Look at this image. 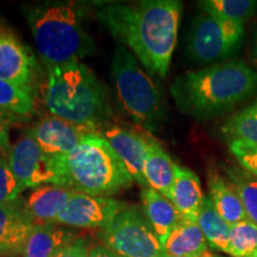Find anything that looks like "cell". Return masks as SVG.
Here are the masks:
<instances>
[{"mask_svg":"<svg viewBox=\"0 0 257 257\" xmlns=\"http://www.w3.org/2000/svg\"><path fill=\"white\" fill-rule=\"evenodd\" d=\"M181 10L176 0H147L133 6H104L98 17L150 73L163 78L176 44Z\"/></svg>","mask_w":257,"mask_h":257,"instance_id":"1","label":"cell"},{"mask_svg":"<svg viewBox=\"0 0 257 257\" xmlns=\"http://www.w3.org/2000/svg\"><path fill=\"white\" fill-rule=\"evenodd\" d=\"M170 93L182 113L207 120L257 93V73L240 61L213 63L178 76Z\"/></svg>","mask_w":257,"mask_h":257,"instance_id":"2","label":"cell"},{"mask_svg":"<svg viewBox=\"0 0 257 257\" xmlns=\"http://www.w3.org/2000/svg\"><path fill=\"white\" fill-rule=\"evenodd\" d=\"M24 16L47 69L79 63L94 51V41L85 30L76 3H40L27 6Z\"/></svg>","mask_w":257,"mask_h":257,"instance_id":"3","label":"cell"},{"mask_svg":"<svg viewBox=\"0 0 257 257\" xmlns=\"http://www.w3.org/2000/svg\"><path fill=\"white\" fill-rule=\"evenodd\" d=\"M51 161L56 185L75 192L106 197L134 182L110 143L98 133L87 135L73 152Z\"/></svg>","mask_w":257,"mask_h":257,"instance_id":"4","label":"cell"},{"mask_svg":"<svg viewBox=\"0 0 257 257\" xmlns=\"http://www.w3.org/2000/svg\"><path fill=\"white\" fill-rule=\"evenodd\" d=\"M44 100L53 115L94 128L105 120L110 110L100 81L81 62L48 69Z\"/></svg>","mask_w":257,"mask_h":257,"instance_id":"5","label":"cell"},{"mask_svg":"<svg viewBox=\"0 0 257 257\" xmlns=\"http://www.w3.org/2000/svg\"><path fill=\"white\" fill-rule=\"evenodd\" d=\"M112 75L125 111L138 124L154 130L165 118V102L155 82L140 68L136 57L123 44L114 51Z\"/></svg>","mask_w":257,"mask_h":257,"instance_id":"6","label":"cell"},{"mask_svg":"<svg viewBox=\"0 0 257 257\" xmlns=\"http://www.w3.org/2000/svg\"><path fill=\"white\" fill-rule=\"evenodd\" d=\"M105 246L120 257H168L144 212L125 205L101 230Z\"/></svg>","mask_w":257,"mask_h":257,"instance_id":"7","label":"cell"},{"mask_svg":"<svg viewBox=\"0 0 257 257\" xmlns=\"http://www.w3.org/2000/svg\"><path fill=\"white\" fill-rule=\"evenodd\" d=\"M244 35L242 24L208 14L193 21L188 35V53L200 64L221 61L239 49Z\"/></svg>","mask_w":257,"mask_h":257,"instance_id":"8","label":"cell"},{"mask_svg":"<svg viewBox=\"0 0 257 257\" xmlns=\"http://www.w3.org/2000/svg\"><path fill=\"white\" fill-rule=\"evenodd\" d=\"M8 161L22 191L43 185H56L53 161L41 150L32 130H28L11 148Z\"/></svg>","mask_w":257,"mask_h":257,"instance_id":"9","label":"cell"},{"mask_svg":"<svg viewBox=\"0 0 257 257\" xmlns=\"http://www.w3.org/2000/svg\"><path fill=\"white\" fill-rule=\"evenodd\" d=\"M124 206V202L113 198L75 192L54 225L61 224L86 230H104Z\"/></svg>","mask_w":257,"mask_h":257,"instance_id":"10","label":"cell"},{"mask_svg":"<svg viewBox=\"0 0 257 257\" xmlns=\"http://www.w3.org/2000/svg\"><path fill=\"white\" fill-rule=\"evenodd\" d=\"M31 130L42 152L51 160L73 152L87 135L96 133L94 127L70 123L53 114L38 121Z\"/></svg>","mask_w":257,"mask_h":257,"instance_id":"11","label":"cell"},{"mask_svg":"<svg viewBox=\"0 0 257 257\" xmlns=\"http://www.w3.org/2000/svg\"><path fill=\"white\" fill-rule=\"evenodd\" d=\"M35 57L8 25L0 22V79L31 88Z\"/></svg>","mask_w":257,"mask_h":257,"instance_id":"12","label":"cell"},{"mask_svg":"<svg viewBox=\"0 0 257 257\" xmlns=\"http://www.w3.org/2000/svg\"><path fill=\"white\" fill-rule=\"evenodd\" d=\"M34 225L27 200L22 197L0 205V256L21 255Z\"/></svg>","mask_w":257,"mask_h":257,"instance_id":"13","label":"cell"},{"mask_svg":"<svg viewBox=\"0 0 257 257\" xmlns=\"http://www.w3.org/2000/svg\"><path fill=\"white\" fill-rule=\"evenodd\" d=\"M104 137L133 176L134 181L143 186V188L148 186L144 176V166L149 138H146L136 131L119 126L108 128L104 134Z\"/></svg>","mask_w":257,"mask_h":257,"instance_id":"14","label":"cell"},{"mask_svg":"<svg viewBox=\"0 0 257 257\" xmlns=\"http://www.w3.org/2000/svg\"><path fill=\"white\" fill-rule=\"evenodd\" d=\"M200 180L191 169L175 163V179L169 200L181 214L182 220L198 223L202 202H204Z\"/></svg>","mask_w":257,"mask_h":257,"instance_id":"15","label":"cell"},{"mask_svg":"<svg viewBox=\"0 0 257 257\" xmlns=\"http://www.w3.org/2000/svg\"><path fill=\"white\" fill-rule=\"evenodd\" d=\"M75 191L57 185L35 188L27 200L28 210L35 224H54Z\"/></svg>","mask_w":257,"mask_h":257,"instance_id":"16","label":"cell"},{"mask_svg":"<svg viewBox=\"0 0 257 257\" xmlns=\"http://www.w3.org/2000/svg\"><path fill=\"white\" fill-rule=\"evenodd\" d=\"M141 198L144 214L163 245L169 233L182 220L181 214L168 198L155 189L144 187L141 193Z\"/></svg>","mask_w":257,"mask_h":257,"instance_id":"17","label":"cell"},{"mask_svg":"<svg viewBox=\"0 0 257 257\" xmlns=\"http://www.w3.org/2000/svg\"><path fill=\"white\" fill-rule=\"evenodd\" d=\"M75 231L57 227L54 224H35L25 240L22 257H51L57 250L76 238Z\"/></svg>","mask_w":257,"mask_h":257,"instance_id":"18","label":"cell"},{"mask_svg":"<svg viewBox=\"0 0 257 257\" xmlns=\"http://www.w3.org/2000/svg\"><path fill=\"white\" fill-rule=\"evenodd\" d=\"M144 176L147 185L169 199L175 179V163L156 141L148 140Z\"/></svg>","mask_w":257,"mask_h":257,"instance_id":"19","label":"cell"},{"mask_svg":"<svg viewBox=\"0 0 257 257\" xmlns=\"http://www.w3.org/2000/svg\"><path fill=\"white\" fill-rule=\"evenodd\" d=\"M168 257H201L206 253L207 240L194 221L181 220L163 243Z\"/></svg>","mask_w":257,"mask_h":257,"instance_id":"20","label":"cell"},{"mask_svg":"<svg viewBox=\"0 0 257 257\" xmlns=\"http://www.w3.org/2000/svg\"><path fill=\"white\" fill-rule=\"evenodd\" d=\"M208 189L214 208L230 226L248 219L242 201L232 185L214 170L208 173Z\"/></svg>","mask_w":257,"mask_h":257,"instance_id":"21","label":"cell"},{"mask_svg":"<svg viewBox=\"0 0 257 257\" xmlns=\"http://www.w3.org/2000/svg\"><path fill=\"white\" fill-rule=\"evenodd\" d=\"M198 225L207 243L213 249L227 252L230 243L231 226L219 216L211 199L205 197L198 217Z\"/></svg>","mask_w":257,"mask_h":257,"instance_id":"22","label":"cell"},{"mask_svg":"<svg viewBox=\"0 0 257 257\" xmlns=\"http://www.w3.org/2000/svg\"><path fill=\"white\" fill-rule=\"evenodd\" d=\"M227 142L240 141L257 146V101L236 112L221 126Z\"/></svg>","mask_w":257,"mask_h":257,"instance_id":"23","label":"cell"},{"mask_svg":"<svg viewBox=\"0 0 257 257\" xmlns=\"http://www.w3.org/2000/svg\"><path fill=\"white\" fill-rule=\"evenodd\" d=\"M199 6L205 14L242 25L257 11L253 0H204Z\"/></svg>","mask_w":257,"mask_h":257,"instance_id":"24","label":"cell"},{"mask_svg":"<svg viewBox=\"0 0 257 257\" xmlns=\"http://www.w3.org/2000/svg\"><path fill=\"white\" fill-rule=\"evenodd\" d=\"M225 170L229 175L230 184L242 201L246 217L257 225V179L238 167H230Z\"/></svg>","mask_w":257,"mask_h":257,"instance_id":"25","label":"cell"},{"mask_svg":"<svg viewBox=\"0 0 257 257\" xmlns=\"http://www.w3.org/2000/svg\"><path fill=\"white\" fill-rule=\"evenodd\" d=\"M0 107L27 117L34 112V98L31 88L22 87L0 79Z\"/></svg>","mask_w":257,"mask_h":257,"instance_id":"26","label":"cell"},{"mask_svg":"<svg viewBox=\"0 0 257 257\" xmlns=\"http://www.w3.org/2000/svg\"><path fill=\"white\" fill-rule=\"evenodd\" d=\"M257 251V225L249 219L231 226L227 252L232 257H251Z\"/></svg>","mask_w":257,"mask_h":257,"instance_id":"27","label":"cell"},{"mask_svg":"<svg viewBox=\"0 0 257 257\" xmlns=\"http://www.w3.org/2000/svg\"><path fill=\"white\" fill-rule=\"evenodd\" d=\"M22 191L18 180L12 172L8 159L0 157V205L21 197Z\"/></svg>","mask_w":257,"mask_h":257,"instance_id":"28","label":"cell"},{"mask_svg":"<svg viewBox=\"0 0 257 257\" xmlns=\"http://www.w3.org/2000/svg\"><path fill=\"white\" fill-rule=\"evenodd\" d=\"M229 149L240 167L257 179V146L240 141L229 142Z\"/></svg>","mask_w":257,"mask_h":257,"instance_id":"29","label":"cell"},{"mask_svg":"<svg viewBox=\"0 0 257 257\" xmlns=\"http://www.w3.org/2000/svg\"><path fill=\"white\" fill-rule=\"evenodd\" d=\"M19 118H21V115L0 107V153L5 159L9 157L12 148L11 143H10V131H11L12 125Z\"/></svg>","mask_w":257,"mask_h":257,"instance_id":"30","label":"cell"},{"mask_svg":"<svg viewBox=\"0 0 257 257\" xmlns=\"http://www.w3.org/2000/svg\"><path fill=\"white\" fill-rule=\"evenodd\" d=\"M91 244L86 237L80 236L73 242H70L57 250L51 257H87Z\"/></svg>","mask_w":257,"mask_h":257,"instance_id":"31","label":"cell"},{"mask_svg":"<svg viewBox=\"0 0 257 257\" xmlns=\"http://www.w3.org/2000/svg\"><path fill=\"white\" fill-rule=\"evenodd\" d=\"M87 257H120L105 245H95L89 249Z\"/></svg>","mask_w":257,"mask_h":257,"instance_id":"32","label":"cell"},{"mask_svg":"<svg viewBox=\"0 0 257 257\" xmlns=\"http://www.w3.org/2000/svg\"><path fill=\"white\" fill-rule=\"evenodd\" d=\"M201 257H220V256H217V255H213V253H211L210 251H207L206 253H204Z\"/></svg>","mask_w":257,"mask_h":257,"instance_id":"33","label":"cell"},{"mask_svg":"<svg viewBox=\"0 0 257 257\" xmlns=\"http://www.w3.org/2000/svg\"><path fill=\"white\" fill-rule=\"evenodd\" d=\"M255 57H256V63H257V43H256V49H255Z\"/></svg>","mask_w":257,"mask_h":257,"instance_id":"34","label":"cell"},{"mask_svg":"<svg viewBox=\"0 0 257 257\" xmlns=\"http://www.w3.org/2000/svg\"><path fill=\"white\" fill-rule=\"evenodd\" d=\"M251 257H257V251H256V252H255V253H253V255H252V256H251Z\"/></svg>","mask_w":257,"mask_h":257,"instance_id":"35","label":"cell"}]
</instances>
